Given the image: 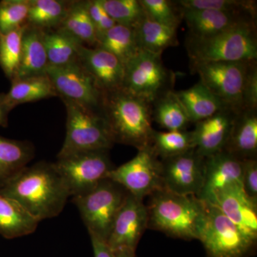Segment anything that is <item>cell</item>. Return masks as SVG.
<instances>
[{
  "label": "cell",
  "instance_id": "cell-10",
  "mask_svg": "<svg viewBox=\"0 0 257 257\" xmlns=\"http://www.w3.org/2000/svg\"><path fill=\"white\" fill-rule=\"evenodd\" d=\"M162 54L141 50L124 65L122 89L152 104L172 90L173 76L166 69Z\"/></svg>",
  "mask_w": 257,
  "mask_h": 257
},
{
  "label": "cell",
  "instance_id": "cell-4",
  "mask_svg": "<svg viewBox=\"0 0 257 257\" xmlns=\"http://www.w3.org/2000/svg\"><path fill=\"white\" fill-rule=\"evenodd\" d=\"M256 20H251L212 36L189 35L186 47L192 64L256 60Z\"/></svg>",
  "mask_w": 257,
  "mask_h": 257
},
{
  "label": "cell",
  "instance_id": "cell-38",
  "mask_svg": "<svg viewBox=\"0 0 257 257\" xmlns=\"http://www.w3.org/2000/svg\"><path fill=\"white\" fill-rule=\"evenodd\" d=\"M85 3L88 13L95 26L98 40L101 35L110 30L116 23L106 13L100 0H89L85 1Z\"/></svg>",
  "mask_w": 257,
  "mask_h": 257
},
{
  "label": "cell",
  "instance_id": "cell-29",
  "mask_svg": "<svg viewBox=\"0 0 257 257\" xmlns=\"http://www.w3.org/2000/svg\"><path fill=\"white\" fill-rule=\"evenodd\" d=\"M152 119L167 131L184 130L191 123L173 90L157 98L152 104Z\"/></svg>",
  "mask_w": 257,
  "mask_h": 257
},
{
  "label": "cell",
  "instance_id": "cell-7",
  "mask_svg": "<svg viewBox=\"0 0 257 257\" xmlns=\"http://www.w3.org/2000/svg\"><path fill=\"white\" fill-rule=\"evenodd\" d=\"M253 61L215 62L192 64L202 83L226 108L236 112L243 109V93Z\"/></svg>",
  "mask_w": 257,
  "mask_h": 257
},
{
  "label": "cell",
  "instance_id": "cell-30",
  "mask_svg": "<svg viewBox=\"0 0 257 257\" xmlns=\"http://www.w3.org/2000/svg\"><path fill=\"white\" fill-rule=\"evenodd\" d=\"M135 30L141 50L162 54L168 47L178 45L177 29L156 23L147 17Z\"/></svg>",
  "mask_w": 257,
  "mask_h": 257
},
{
  "label": "cell",
  "instance_id": "cell-2",
  "mask_svg": "<svg viewBox=\"0 0 257 257\" xmlns=\"http://www.w3.org/2000/svg\"><path fill=\"white\" fill-rule=\"evenodd\" d=\"M101 112L114 143L136 147L151 146L152 104L124 89L103 94Z\"/></svg>",
  "mask_w": 257,
  "mask_h": 257
},
{
  "label": "cell",
  "instance_id": "cell-34",
  "mask_svg": "<svg viewBox=\"0 0 257 257\" xmlns=\"http://www.w3.org/2000/svg\"><path fill=\"white\" fill-rule=\"evenodd\" d=\"M100 3L118 25L135 29L147 17L140 0H100Z\"/></svg>",
  "mask_w": 257,
  "mask_h": 257
},
{
  "label": "cell",
  "instance_id": "cell-9",
  "mask_svg": "<svg viewBox=\"0 0 257 257\" xmlns=\"http://www.w3.org/2000/svg\"><path fill=\"white\" fill-rule=\"evenodd\" d=\"M70 197L92 190L114 168L109 150H95L57 157L53 162Z\"/></svg>",
  "mask_w": 257,
  "mask_h": 257
},
{
  "label": "cell",
  "instance_id": "cell-23",
  "mask_svg": "<svg viewBox=\"0 0 257 257\" xmlns=\"http://www.w3.org/2000/svg\"><path fill=\"white\" fill-rule=\"evenodd\" d=\"M9 92L5 93V103L8 111L25 103L33 102L57 96L53 84L47 74L16 78L11 80Z\"/></svg>",
  "mask_w": 257,
  "mask_h": 257
},
{
  "label": "cell",
  "instance_id": "cell-16",
  "mask_svg": "<svg viewBox=\"0 0 257 257\" xmlns=\"http://www.w3.org/2000/svg\"><path fill=\"white\" fill-rule=\"evenodd\" d=\"M78 62L92 76L103 94L122 89L124 65L112 54L99 47L82 45Z\"/></svg>",
  "mask_w": 257,
  "mask_h": 257
},
{
  "label": "cell",
  "instance_id": "cell-15",
  "mask_svg": "<svg viewBox=\"0 0 257 257\" xmlns=\"http://www.w3.org/2000/svg\"><path fill=\"white\" fill-rule=\"evenodd\" d=\"M209 204L217 207L250 239L256 241L257 204L247 197L241 184H231L218 191Z\"/></svg>",
  "mask_w": 257,
  "mask_h": 257
},
{
  "label": "cell",
  "instance_id": "cell-5",
  "mask_svg": "<svg viewBox=\"0 0 257 257\" xmlns=\"http://www.w3.org/2000/svg\"><path fill=\"white\" fill-rule=\"evenodd\" d=\"M67 110L66 137L57 157L77 152L109 150L114 145L101 111L62 99Z\"/></svg>",
  "mask_w": 257,
  "mask_h": 257
},
{
  "label": "cell",
  "instance_id": "cell-8",
  "mask_svg": "<svg viewBox=\"0 0 257 257\" xmlns=\"http://www.w3.org/2000/svg\"><path fill=\"white\" fill-rule=\"evenodd\" d=\"M205 204V218L199 240L207 257H249L256 241L250 239L215 206Z\"/></svg>",
  "mask_w": 257,
  "mask_h": 257
},
{
  "label": "cell",
  "instance_id": "cell-33",
  "mask_svg": "<svg viewBox=\"0 0 257 257\" xmlns=\"http://www.w3.org/2000/svg\"><path fill=\"white\" fill-rule=\"evenodd\" d=\"M25 28L26 25L8 33H0V67L10 80L18 74Z\"/></svg>",
  "mask_w": 257,
  "mask_h": 257
},
{
  "label": "cell",
  "instance_id": "cell-19",
  "mask_svg": "<svg viewBox=\"0 0 257 257\" xmlns=\"http://www.w3.org/2000/svg\"><path fill=\"white\" fill-rule=\"evenodd\" d=\"M178 10L188 26L189 35L196 37L212 36L239 24L256 20V13L251 12Z\"/></svg>",
  "mask_w": 257,
  "mask_h": 257
},
{
  "label": "cell",
  "instance_id": "cell-36",
  "mask_svg": "<svg viewBox=\"0 0 257 257\" xmlns=\"http://www.w3.org/2000/svg\"><path fill=\"white\" fill-rule=\"evenodd\" d=\"M178 9L218 10L256 13V2L248 0H177L173 1Z\"/></svg>",
  "mask_w": 257,
  "mask_h": 257
},
{
  "label": "cell",
  "instance_id": "cell-6",
  "mask_svg": "<svg viewBox=\"0 0 257 257\" xmlns=\"http://www.w3.org/2000/svg\"><path fill=\"white\" fill-rule=\"evenodd\" d=\"M128 192L119 184L106 178L85 194L72 197L89 236L106 241L115 217Z\"/></svg>",
  "mask_w": 257,
  "mask_h": 257
},
{
  "label": "cell",
  "instance_id": "cell-14",
  "mask_svg": "<svg viewBox=\"0 0 257 257\" xmlns=\"http://www.w3.org/2000/svg\"><path fill=\"white\" fill-rule=\"evenodd\" d=\"M148 227V211L143 199L128 193L118 211L106 242L113 252H135L139 241Z\"/></svg>",
  "mask_w": 257,
  "mask_h": 257
},
{
  "label": "cell",
  "instance_id": "cell-26",
  "mask_svg": "<svg viewBox=\"0 0 257 257\" xmlns=\"http://www.w3.org/2000/svg\"><path fill=\"white\" fill-rule=\"evenodd\" d=\"M96 47L112 54L124 65L141 51L135 29L118 24L98 38Z\"/></svg>",
  "mask_w": 257,
  "mask_h": 257
},
{
  "label": "cell",
  "instance_id": "cell-11",
  "mask_svg": "<svg viewBox=\"0 0 257 257\" xmlns=\"http://www.w3.org/2000/svg\"><path fill=\"white\" fill-rule=\"evenodd\" d=\"M107 178L130 194L143 199L162 188L160 159L151 146L138 150L136 156L109 172Z\"/></svg>",
  "mask_w": 257,
  "mask_h": 257
},
{
  "label": "cell",
  "instance_id": "cell-37",
  "mask_svg": "<svg viewBox=\"0 0 257 257\" xmlns=\"http://www.w3.org/2000/svg\"><path fill=\"white\" fill-rule=\"evenodd\" d=\"M147 18L162 25L177 29L182 20L180 12L168 0H140Z\"/></svg>",
  "mask_w": 257,
  "mask_h": 257
},
{
  "label": "cell",
  "instance_id": "cell-41",
  "mask_svg": "<svg viewBox=\"0 0 257 257\" xmlns=\"http://www.w3.org/2000/svg\"><path fill=\"white\" fill-rule=\"evenodd\" d=\"M90 239L94 257H114V252L111 251L105 241L92 235Z\"/></svg>",
  "mask_w": 257,
  "mask_h": 257
},
{
  "label": "cell",
  "instance_id": "cell-13",
  "mask_svg": "<svg viewBox=\"0 0 257 257\" xmlns=\"http://www.w3.org/2000/svg\"><path fill=\"white\" fill-rule=\"evenodd\" d=\"M162 188L180 195H199L204 182V157L195 149L181 155L162 159Z\"/></svg>",
  "mask_w": 257,
  "mask_h": 257
},
{
  "label": "cell",
  "instance_id": "cell-18",
  "mask_svg": "<svg viewBox=\"0 0 257 257\" xmlns=\"http://www.w3.org/2000/svg\"><path fill=\"white\" fill-rule=\"evenodd\" d=\"M237 114L232 109L224 108L210 117L195 123L192 133L194 149L199 155L205 158L224 150Z\"/></svg>",
  "mask_w": 257,
  "mask_h": 257
},
{
  "label": "cell",
  "instance_id": "cell-25",
  "mask_svg": "<svg viewBox=\"0 0 257 257\" xmlns=\"http://www.w3.org/2000/svg\"><path fill=\"white\" fill-rule=\"evenodd\" d=\"M175 94L191 123L207 119L226 108L201 82L185 90L175 92Z\"/></svg>",
  "mask_w": 257,
  "mask_h": 257
},
{
  "label": "cell",
  "instance_id": "cell-42",
  "mask_svg": "<svg viewBox=\"0 0 257 257\" xmlns=\"http://www.w3.org/2000/svg\"><path fill=\"white\" fill-rule=\"evenodd\" d=\"M10 111L5 103V93L0 94V126L6 127L8 125V114Z\"/></svg>",
  "mask_w": 257,
  "mask_h": 257
},
{
  "label": "cell",
  "instance_id": "cell-24",
  "mask_svg": "<svg viewBox=\"0 0 257 257\" xmlns=\"http://www.w3.org/2000/svg\"><path fill=\"white\" fill-rule=\"evenodd\" d=\"M40 221L18 202L0 194V235L16 239L35 232Z\"/></svg>",
  "mask_w": 257,
  "mask_h": 257
},
{
  "label": "cell",
  "instance_id": "cell-27",
  "mask_svg": "<svg viewBox=\"0 0 257 257\" xmlns=\"http://www.w3.org/2000/svg\"><path fill=\"white\" fill-rule=\"evenodd\" d=\"M49 67H62L77 62L82 45L62 30H42Z\"/></svg>",
  "mask_w": 257,
  "mask_h": 257
},
{
  "label": "cell",
  "instance_id": "cell-32",
  "mask_svg": "<svg viewBox=\"0 0 257 257\" xmlns=\"http://www.w3.org/2000/svg\"><path fill=\"white\" fill-rule=\"evenodd\" d=\"M151 147L160 160L194 149L192 131L154 132Z\"/></svg>",
  "mask_w": 257,
  "mask_h": 257
},
{
  "label": "cell",
  "instance_id": "cell-3",
  "mask_svg": "<svg viewBox=\"0 0 257 257\" xmlns=\"http://www.w3.org/2000/svg\"><path fill=\"white\" fill-rule=\"evenodd\" d=\"M150 197L148 227L172 237L199 239L205 218V203L194 196L180 195L165 189L155 191Z\"/></svg>",
  "mask_w": 257,
  "mask_h": 257
},
{
  "label": "cell",
  "instance_id": "cell-39",
  "mask_svg": "<svg viewBox=\"0 0 257 257\" xmlns=\"http://www.w3.org/2000/svg\"><path fill=\"white\" fill-rule=\"evenodd\" d=\"M241 184L247 197L257 204V160L256 158L243 160Z\"/></svg>",
  "mask_w": 257,
  "mask_h": 257
},
{
  "label": "cell",
  "instance_id": "cell-43",
  "mask_svg": "<svg viewBox=\"0 0 257 257\" xmlns=\"http://www.w3.org/2000/svg\"><path fill=\"white\" fill-rule=\"evenodd\" d=\"M114 257H135V252L130 251H119L114 252Z\"/></svg>",
  "mask_w": 257,
  "mask_h": 257
},
{
  "label": "cell",
  "instance_id": "cell-21",
  "mask_svg": "<svg viewBox=\"0 0 257 257\" xmlns=\"http://www.w3.org/2000/svg\"><path fill=\"white\" fill-rule=\"evenodd\" d=\"M48 67L43 32L26 25L23 37L21 60L15 79L44 75Z\"/></svg>",
  "mask_w": 257,
  "mask_h": 257
},
{
  "label": "cell",
  "instance_id": "cell-28",
  "mask_svg": "<svg viewBox=\"0 0 257 257\" xmlns=\"http://www.w3.org/2000/svg\"><path fill=\"white\" fill-rule=\"evenodd\" d=\"M72 1L30 0L26 25L41 30H56L67 16Z\"/></svg>",
  "mask_w": 257,
  "mask_h": 257
},
{
  "label": "cell",
  "instance_id": "cell-20",
  "mask_svg": "<svg viewBox=\"0 0 257 257\" xmlns=\"http://www.w3.org/2000/svg\"><path fill=\"white\" fill-rule=\"evenodd\" d=\"M224 151L240 160L256 158L257 109H245L236 114Z\"/></svg>",
  "mask_w": 257,
  "mask_h": 257
},
{
  "label": "cell",
  "instance_id": "cell-31",
  "mask_svg": "<svg viewBox=\"0 0 257 257\" xmlns=\"http://www.w3.org/2000/svg\"><path fill=\"white\" fill-rule=\"evenodd\" d=\"M57 29L82 45L96 47L97 43L95 26L88 13L85 1H72L67 16Z\"/></svg>",
  "mask_w": 257,
  "mask_h": 257
},
{
  "label": "cell",
  "instance_id": "cell-35",
  "mask_svg": "<svg viewBox=\"0 0 257 257\" xmlns=\"http://www.w3.org/2000/svg\"><path fill=\"white\" fill-rule=\"evenodd\" d=\"M30 0L0 1V33H8L26 25Z\"/></svg>",
  "mask_w": 257,
  "mask_h": 257
},
{
  "label": "cell",
  "instance_id": "cell-40",
  "mask_svg": "<svg viewBox=\"0 0 257 257\" xmlns=\"http://www.w3.org/2000/svg\"><path fill=\"white\" fill-rule=\"evenodd\" d=\"M253 62L248 73L243 93V109H257V67Z\"/></svg>",
  "mask_w": 257,
  "mask_h": 257
},
{
  "label": "cell",
  "instance_id": "cell-12",
  "mask_svg": "<svg viewBox=\"0 0 257 257\" xmlns=\"http://www.w3.org/2000/svg\"><path fill=\"white\" fill-rule=\"evenodd\" d=\"M46 74L61 99L101 111L103 93L78 61L62 67H49Z\"/></svg>",
  "mask_w": 257,
  "mask_h": 257
},
{
  "label": "cell",
  "instance_id": "cell-1",
  "mask_svg": "<svg viewBox=\"0 0 257 257\" xmlns=\"http://www.w3.org/2000/svg\"><path fill=\"white\" fill-rule=\"evenodd\" d=\"M39 221L55 217L63 211L70 197L53 163L40 162L27 166L0 189Z\"/></svg>",
  "mask_w": 257,
  "mask_h": 257
},
{
  "label": "cell",
  "instance_id": "cell-22",
  "mask_svg": "<svg viewBox=\"0 0 257 257\" xmlns=\"http://www.w3.org/2000/svg\"><path fill=\"white\" fill-rule=\"evenodd\" d=\"M30 142L20 141L0 135V189L23 170L35 157Z\"/></svg>",
  "mask_w": 257,
  "mask_h": 257
},
{
  "label": "cell",
  "instance_id": "cell-17",
  "mask_svg": "<svg viewBox=\"0 0 257 257\" xmlns=\"http://www.w3.org/2000/svg\"><path fill=\"white\" fill-rule=\"evenodd\" d=\"M242 173L243 160L224 150L205 157L204 182L198 199L210 202L218 191L231 184H241Z\"/></svg>",
  "mask_w": 257,
  "mask_h": 257
}]
</instances>
